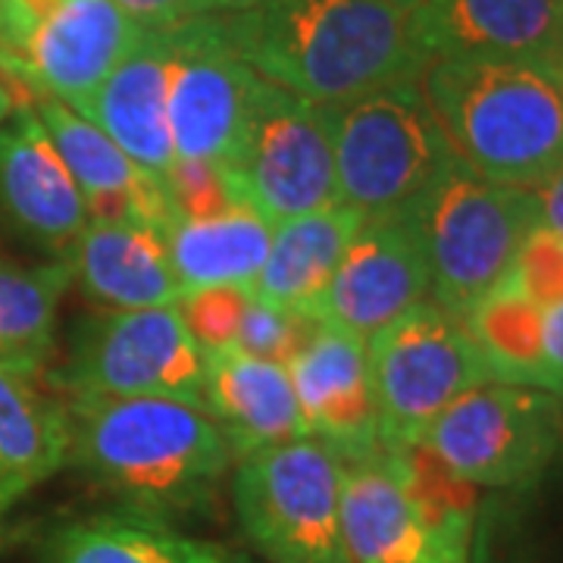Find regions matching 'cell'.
Masks as SVG:
<instances>
[{"instance_id": "e0dca14e", "label": "cell", "mask_w": 563, "mask_h": 563, "mask_svg": "<svg viewBox=\"0 0 563 563\" xmlns=\"http://www.w3.org/2000/svg\"><path fill=\"white\" fill-rule=\"evenodd\" d=\"M0 220L60 261L91 222L79 185L32 103H16L0 125Z\"/></svg>"}, {"instance_id": "7a4b0ae2", "label": "cell", "mask_w": 563, "mask_h": 563, "mask_svg": "<svg viewBox=\"0 0 563 563\" xmlns=\"http://www.w3.org/2000/svg\"><path fill=\"white\" fill-rule=\"evenodd\" d=\"M66 420L69 463L161 520L203 510L232 466L220 426L198 404L69 395Z\"/></svg>"}, {"instance_id": "74e56055", "label": "cell", "mask_w": 563, "mask_h": 563, "mask_svg": "<svg viewBox=\"0 0 563 563\" xmlns=\"http://www.w3.org/2000/svg\"><path fill=\"white\" fill-rule=\"evenodd\" d=\"M388 3H395V7H401V10H407V13H410V10H413L420 0H388Z\"/></svg>"}, {"instance_id": "cb8c5ba5", "label": "cell", "mask_w": 563, "mask_h": 563, "mask_svg": "<svg viewBox=\"0 0 563 563\" xmlns=\"http://www.w3.org/2000/svg\"><path fill=\"white\" fill-rule=\"evenodd\" d=\"M273 229L276 225L251 207H232L203 220L179 217L166 232V247L181 295L213 285L251 288L269 254Z\"/></svg>"}, {"instance_id": "d6a6232c", "label": "cell", "mask_w": 563, "mask_h": 563, "mask_svg": "<svg viewBox=\"0 0 563 563\" xmlns=\"http://www.w3.org/2000/svg\"><path fill=\"white\" fill-rule=\"evenodd\" d=\"M544 391L563 398V301L548 303L542 313Z\"/></svg>"}, {"instance_id": "8992f818", "label": "cell", "mask_w": 563, "mask_h": 563, "mask_svg": "<svg viewBox=\"0 0 563 563\" xmlns=\"http://www.w3.org/2000/svg\"><path fill=\"white\" fill-rule=\"evenodd\" d=\"M344 461L295 439L239 461L232 501L244 539L266 563H351L342 529Z\"/></svg>"}, {"instance_id": "ba28073f", "label": "cell", "mask_w": 563, "mask_h": 563, "mask_svg": "<svg viewBox=\"0 0 563 563\" xmlns=\"http://www.w3.org/2000/svg\"><path fill=\"white\" fill-rule=\"evenodd\" d=\"M203 369L207 351L173 303L81 320L57 383L69 395L173 398L203 407Z\"/></svg>"}, {"instance_id": "484cf974", "label": "cell", "mask_w": 563, "mask_h": 563, "mask_svg": "<svg viewBox=\"0 0 563 563\" xmlns=\"http://www.w3.org/2000/svg\"><path fill=\"white\" fill-rule=\"evenodd\" d=\"M73 285L66 261H0V366L38 376L54 347V325L63 295Z\"/></svg>"}, {"instance_id": "d6986e66", "label": "cell", "mask_w": 563, "mask_h": 563, "mask_svg": "<svg viewBox=\"0 0 563 563\" xmlns=\"http://www.w3.org/2000/svg\"><path fill=\"white\" fill-rule=\"evenodd\" d=\"M169 29L144 32L135 51L113 69L79 117L95 122L147 179L169 188L176 151L166 113Z\"/></svg>"}, {"instance_id": "83f0119b", "label": "cell", "mask_w": 563, "mask_h": 563, "mask_svg": "<svg viewBox=\"0 0 563 563\" xmlns=\"http://www.w3.org/2000/svg\"><path fill=\"white\" fill-rule=\"evenodd\" d=\"M313 325H317V320H310V317L276 310V307H266V303L251 298L244 307L242 325H239V335H235L232 347L242 354H251V357L288 366V361L310 339Z\"/></svg>"}, {"instance_id": "277c9868", "label": "cell", "mask_w": 563, "mask_h": 563, "mask_svg": "<svg viewBox=\"0 0 563 563\" xmlns=\"http://www.w3.org/2000/svg\"><path fill=\"white\" fill-rule=\"evenodd\" d=\"M401 213L422 239L429 298L457 320L510 273L529 235L542 229L536 191L495 185L461 161Z\"/></svg>"}, {"instance_id": "44dd1931", "label": "cell", "mask_w": 563, "mask_h": 563, "mask_svg": "<svg viewBox=\"0 0 563 563\" xmlns=\"http://www.w3.org/2000/svg\"><path fill=\"white\" fill-rule=\"evenodd\" d=\"M63 261L81 291L110 310L173 307L181 298L166 232L147 222L91 220Z\"/></svg>"}, {"instance_id": "e575fe53", "label": "cell", "mask_w": 563, "mask_h": 563, "mask_svg": "<svg viewBox=\"0 0 563 563\" xmlns=\"http://www.w3.org/2000/svg\"><path fill=\"white\" fill-rule=\"evenodd\" d=\"M213 3V13H242V10H251L263 0H210Z\"/></svg>"}, {"instance_id": "4fadbf2b", "label": "cell", "mask_w": 563, "mask_h": 563, "mask_svg": "<svg viewBox=\"0 0 563 563\" xmlns=\"http://www.w3.org/2000/svg\"><path fill=\"white\" fill-rule=\"evenodd\" d=\"M257 73L232 51L220 16L169 29L166 113L176 163L232 169Z\"/></svg>"}, {"instance_id": "9a60e30c", "label": "cell", "mask_w": 563, "mask_h": 563, "mask_svg": "<svg viewBox=\"0 0 563 563\" xmlns=\"http://www.w3.org/2000/svg\"><path fill=\"white\" fill-rule=\"evenodd\" d=\"M407 20L426 63L563 57V0H420Z\"/></svg>"}, {"instance_id": "8fae6325", "label": "cell", "mask_w": 563, "mask_h": 563, "mask_svg": "<svg viewBox=\"0 0 563 563\" xmlns=\"http://www.w3.org/2000/svg\"><path fill=\"white\" fill-rule=\"evenodd\" d=\"M342 529L351 563H473L476 495L417 498L376 454L344 463Z\"/></svg>"}, {"instance_id": "d4e9b609", "label": "cell", "mask_w": 563, "mask_h": 563, "mask_svg": "<svg viewBox=\"0 0 563 563\" xmlns=\"http://www.w3.org/2000/svg\"><path fill=\"white\" fill-rule=\"evenodd\" d=\"M225 548L141 514L110 510L63 526L51 539L47 563H222Z\"/></svg>"}, {"instance_id": "4dcf8cb0", "label": "cell", "mask_w": 563, "mask_h": 563, "mask_svg": "<svg viewBox=\"0 0 563 563\" xmlns=\"http://www.w3.org/2000/svg\"><path fill=\"white\" fill-rule=\"evenodd\" d=\"M504 279L514 282L539 307L563 301V239L536 229Z\"/></svg>"}, {"instance_id": "ac0fdd59", "label": "cell", "mask_w": 563, "mask_h": 563, "mask_svg": "<svg viewBox=\"0 0 563 563\" xmlns=\"http://www.w3.org/2000/svg\"><path fill=\"white\" fill-rule=\"evenodd\" d=\"M32 107L73 181L79 185L91 220H139L169 232L179 213L166 185L147 179L95 122L79 117L66 103L35 98Z\"/></svg>"}, {"instance_id": "4316f807", "label": "cell", "mask_w": 563, "mask_h": 563, "mask_svg": "<svg viewBox=\"0 0 563 563\" xmlns=\"http://www.w3.org/2000/svg\"><path fill=\"white\" fill-rule=\"evenodd\" d=\"M544 307L526 298L510 279H501L476 303L463 325L483 351L492 383L529 385L544 391L542 361Z\"/></svg>"}, {"instance_id": "52a82bcc", "label": "cell", "mask_w": 563, "mask_h": 563, "mask_svg": "<svg viewBox=\"0 0 563 563\" xmlns=\"http://www.w3.org/2000/svg\"><path fill=\"white\" fill-rule=\"evenodd\" d=\"M383 451L420 444L422 432L466 391L492 383L463 320L420 301L366 339Z\"/></svg>"}, {"instance_id": "3957f363", "label": "cell", "mask_w": 563, "mask_h": 563, "mask_svg": "<svg viewBox=\"0 0 563 563\" xmlns=\"http://www.w3.org/2000/svg\"><path fill=\"white\" fill-rule=\"evenodd\" d=\"M420 91L457 161L476 176L536 191L563 166V88L523 60H432Z\"/></svg>"}, {"instance_id": "2e32d148", "label": "cell", "mask_w": 563, "mask_h": 563, "mask_svg": "<svg viewBox=\"0 0 563 563\" xmlns=\"http://www.w3.org/2000/svg\"><path fill=\"white\" fill-rule=\"evenodd\" d=\"M288 376L307 439L322 442L344 463L383 454L363 339L317 322L301 351L288 361Z\"/></svg>"}, {"instance_id": "8d00e7d4", "label": "cell", "mask_w": 563, "mask_h": 563, "mask_svg": "<svg viewBox=\"0 0 563 563\" xmlns=\"http://www.w3.org/2000/svg\"><path fill=\"white\" fill-rule=\"evenodd\" d=\"M222 563H261V561L247 558V554H242V551H225V558H222Z\"/></svg>"}, {"instance_id": "836d02e7", "label": "cell", "mask_w": 563, "mask_h": 563, "mask_svg": "<svg viewBox=\"0 0 563 563\" xmlns=\"http://www.w3.org/2000/svg\"><path fill=\"white\" fill-rule=\"evenodd\" d=\"M536 201H539V222H542V229L563 239V166L551 179L536 188Z\"/></svg>"}, {"instance_id": "f546056e", "label": "cell", "mask_w": 563, "mask_h": 563, "mask_svg": "<svg viewBox=\"0 0 563 563\" xmlns=\"http://www.w3.org/2000/svg\"><path fill=\"white\" fill-rule=\"evenodd\" d=\"M169 195L176 213L185 220H203L242 207L229 173L213 163H176L169 176Z\"/></svg>"}, {"instance_id": "5bb4252c", "label": "cell", "mask_w": 563, "mask_h": 563, "mask_svg": "<svg viewBox=\"0 0 563 563\" xmlns=\"http://www.w3.org/2000/svg\"><path fill=\"white\" fill-rule=\"evenodd\" d=\"M429 301V261L404 213L366 217L310 320L369 339L413 303Z\"/></svg>"}, {"instance_id": "9c48e42d", "label": "cell", "mask_w": 563, "mask_h": 563, "mask_svg": "<svg viewBox=\"0 0 563 563\" xmlns=\"http://www.w3.org/2000/svg\"><path fill=\"white\" fill-rule=\"evenodd\" d=\"M561 442L563 398L507 383L466 391L420 439L463 483L488 488L536 483Z\"/></svg>"}, {"instance_id": "1f68e13d", "label": "cell", "mask_w": 563, "mask_h": 563, "mask_svg": "<svg viewBox=\"0 0 563 563\" xmlns=\"http://www.w3.org/2000/svg\"><path fill=\"white\" fill-rule=\"evenodd\" d=\"M122 13L141 29L161 32V29H176L201 16H213L210 0H113Z\"/></svg>"}, {"instance_id": "7402d4cb", "label": "cell", "mask_w": 563, "mask_h": 563, "mask_svg": "<svg viewBox=\"0 0 563 563\" xmlns=\"http://www.w3.org/2000/svg\"><path fill=\"white\" fill-rule=\"evenodd\" d=\"M361 210L332 203L313 213H301L273 229L269 254L261 276L247 288L254 301L310 317L325 285L332 282L347 244L363 225Z\"/></svg>"}, {"instance_id": "6da1fadb", "label": "cell", "mask_w": 563, "mask_h": 563, "mask_svg": "<svg viewBox=\"0 0 563 563\" xmlns=\"http://www.w3.org/2000/svg\"><path fill=\"white\" fill-rule=\"evenodd\" d=\"M217 16L232 51L261 79L303 101H351L420 79L426 66L407 10L388 0H263Z\"/></svg>"}, {"instance_id": "30bf717a", "label": "cell", "mask_w": 563, "mask_h": 563, "mask_svg": "<svg viewBox=\"0 0 563 563\" xmlns=\"http://www.w3.org/2000/svg\"><path fill=\"white\" fill-rule=\"evenodd\" d=\"M242 207L273 225L339 203L332 139L322 107L257 76L244 135L225 169Z\"/></svg>"}, {"instance_id": "d590c367", "label": "cell", "mask_w": 563, "mask_h": 563, "mask_svg": "<svg viewBox=\"0 0 563 563\" xmlns=\"http://www.w3.org/2000/svg\"><path fill=\"white\" fill-rule=\"evenodd\" d=\"M13 107H16V101H13V95H10V88L3 85V79H0V125L7 122V117L13 113Z\"/></svg>"}, {"instance_id": "f1b7e54d", "label": "cell", "mask_w": 563, "mask_h": 563, "mask_svg": "<svg viewBox=\"0 0 563 563\" xmlns=\"http://www.w3.org/2000/svg\"><path fill=\"white\" fill-rule=\"evenodd\" d=\"M247 301H251L247 288L213 285V288L185 291L176 307H179L181 320L191 329V335L198 339L203 351H220V347L235 344Z\"/></svg>"}, {"instance_id": "5b68a950", "label": "cell", "mask_w": 563, "mask_h": 563, "mask_svg": "<svg viewBox=\"0 0 563 563\" xmlns=\"http://www.w3.org/2000/svg\"><path fill=\"white\" fill-rule=\"evenodd\" d=\"M320 107L332 139L339 203L363 217L401 213L457 163L417 79Z\"/></svg>"}, {"instance_id": "7c38bea8", "label": "cell", "mask_w": 563, "mask_h": 563, "mask_svg": "<svg viewBox=\"0 0 563 563\" xmlns=\"http://www.w3.org/2000/svg\"><path fill=\"white\" fill-rule=\"evenodd\" d=\"M144 32L113 0H57L13 51H0V79L13 101L20 88L25 103L54 98L81 113Z\"/></svg>"}, {"instance_id": "603a6c76", "label": "cell", "mask_w": 563, "mask_h": 563, "mask_svg": "<svg viewBox=\"0 0 563 563\" xmlns=\"http://www.w3.org/2000/svg\"><path fill=\"white\" fill-rule=\"evenodd\" d=\"M69 463L66 404L0 366V514Z\"/></svg>"}, {"instance_id": "f35d334b", "label": "cell", "mask_w": 563, "mask_h": 563, "mask_svg": "<svg viewBox=\"0 0 563 563\" xmlns=\"http://www.w3.org/2000/svg\"><path fill=\"white\" fill-rule=\"evenodd\" d=\"M551 73H554V79L561 81V88H563V57L551 66Z\"/></svg>"}, {"instance_id": "ffe728a7", "label": "cell", "mask_w": 563, "mask_h": 563, "mask_svg": "<svg viewBox=\"0 0 563 563\" xmlns=\"http://www.w3.org/2000/svg\"><path fill=\"white\" fill-rule=\"evenodd\" d=\"M203 407L220 426L232 461L307 439L288 366L235 347L207 351Z\"/></svg>"}]
</instances>
